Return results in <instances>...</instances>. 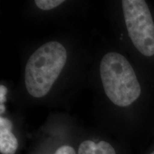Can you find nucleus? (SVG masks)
<instances>
[{
  "label": "nucleus",
  "instance_id": "nucleus-5",
  "mask_svg": "<svg viewBox=\"0 0 154 154\" xmlns=\"http://www.w3.org/2000/svg\"><path fill=\"white\" fill-rule=\"evenodd\" d=\"M78 154H116L115 149L104 140H101L98 143L93 140H86L80 144Z\"/></svg>",
  "mask_w": 154,
  "mask_h": 154
},
{
  "label": "nucleus",
  "instance_id": "nucleus-1",
  "mask_svg": "<svg viewBox=\"0 0 154 154\" xmlns=\"http://www.w3.org/2000/svg\"><path fill=\"white\" fill-rule=\"evenodd\" d=\"M67 52L58 42L43 44L31 55L25 67V86L34 98L49 93L66 64Z\"/></svg>",
  "mask_w": 154,
  "mask_h": 154
},
{
  "label": "nucleus",
  "instance_id": "nucleus-4",
  "mask_svg": "<svg viewBox=\"0 0 154 154\" xmlns=\"http://www.w3.org/2000/svg\"><path fill=\"white\" fill-rule=\"evenodd\" d=\"M13 124L8 119L0 117V152L2 154H15L19 143L11 132Z\"/></svg>",
  "mask_w": 154,
  "mask_h": 154
},
{
  "label": "nucleus",
  "instance_id": "nucleus-2",
  "mask_svg": "<svg viewBox=\"0 0 154 154\" xmlns=\"http://www.w3.org/2000/svg\"><path fill=\"white\" fill-rule=\"evenodd\" d=\"M100 75L106 95L115 105L128 106L140 96L141 88L136 73L121 54L110 52L103 56Z\"/></svg>",
  "mask_w": 154,
  "mask_h": 154
},
{
  "label": "nucleus",
  "instance_id": "nucleus-7",
  "mask_svg": "<svg viewBox=\"0 0 154 154\" xmlns=\"http://www.w3.org/2000/svg\"><path fill=\"white\" fill-rule=\"evenodd\" d=\"M7 94V88L5 86H4L2 84L0 86V113L1 114L5 111V107L4 105L6 101V95Z\"/></svg>",
  "mask_w": 154,
  "mask_h": 154
},
{
  "label": "nucleus",
  "instance_id": "nucleus-9",
  "mask_svg": "<svg viewBox=\"0 0 154 154\" xmlns=\"http://www.w3.org/2000/svg\"><path fill=\"white\" fill-rule=\"evenodd\" d=\"M151 154H154V151H153V152H152V153H151Z\"/></svg>",
  "mask_w": 154,
  "mask_h": 154
},
{
  "label": "nucleus",
  "instance_id": "nucleus-6",
  "mask_svg": "<svg viewBox=\"0 0 154 154\" xmlns=\"http://www.w3.org/2000/svg\"><path fill=\"white\" fill-rule=\"evenodd\" d=\"M38 8L42 10H51L64 2L63 0H36L34 2Z\"/></svg>",
  "mask_w": 154,
  "mask_h": 154
},
{
  "label": "nucleus",
  "instance_id": "nucleus-8",
  "mask_svg": "<svg viewBox=\"0 0 154 154\" xmlns=\"http://www.w3.org/2000/svg\"><path fill=\"white\" fill-rule=\"evenodd\" d=\"M54 154H76L74 149L70 146H63L59 148Z\"/></svg>",
  "mask_w": 154,
  "mask_h": 154
},
{
  "label": "nucleus",
  "instance_id": "nucleus-3",
  "mask_svg": "<svg viewBox=\"0 0 154 154\" xmlns=\"http://www.w3.org/2000/svg\"><path fill=\"white\" fill-rule=\"evenodd\" d=\"M123 12L128 36L134 47L146 57L154 55V22L143 0H124Z\"/></svg>",
  "mask_w": 154,
  "mask_h": 154
}]
</instances>
